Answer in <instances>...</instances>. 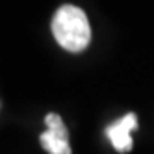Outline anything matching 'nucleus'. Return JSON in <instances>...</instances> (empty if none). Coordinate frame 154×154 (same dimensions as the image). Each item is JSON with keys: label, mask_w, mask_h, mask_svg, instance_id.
Segmentation results:
<instances>
[{"label": "nucleus", "mask_w": 154, "mask_h": 154, "mask_svg": "<svg viewBox=\"0 0 154 154\" xmlns=\"http://www.w3.org/2000/svg\"><path fill=\"white\" fill-rule=\"evenodd\" d=\"M51 33L57 43L72 53L82 51L91 41L88 16L75 5H63L55 12L51 21Z\"/></svg>", "instance_id": "1"}, {"label": "nucleus", "mask_w": 154, "mask_h": 154, "mask_svg": "<svg viewBox=\"0 0 154 154\" xmlns=\"http://www.w3.org/2000/svg\"><path fill=\"white\" fill-rule=\"evenodd\" d=\"M45 122L48 130L39 135L41 147L48 154H72L69 146V132L63 120L57 113H48Z\"/></svg>", "instance_id": "2"}, {"label": "nucleus", "mask_w": 154, "mask_h": 154, "mask_svg": "<svg viewBox=\"0 0 154 154\" xmlns=\"http://www.w3.org/2000/svg\"><path fill=\"white\" fill-rule=\"evenodd\" d=\"M135 128H137L135 113H127L125 116H122L120 120H116L115 123H111L106 128V135H108L110 142L113 144V147L118 152H128L134 146L130 132L135 130Z\"/></svg>", "instance_id": "3"}]
</instances>
